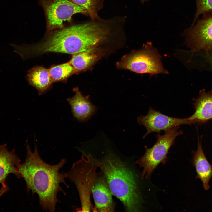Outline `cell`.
I'll list each match as a JSON object with an SVG mask.
<instances>
[{
  "instance_id": "9a60e30c",
  "label": "cell",
  "mask_w": 212,
  "mask_h": 212,
  "mask_svg": "<svg viewBox=\"0 0 212 212\" xmlns=\"http://www.w3.org/2000/svg\"><path fill=\"white\" fill-rule=\"evenodd\" d=\"M26 77L29 83L37 90L39 95L48 90L53 83L49 69L42 66L30 69Z\"/></svg>"
},
{
  "instance_id": "ac0fdd59",
  "label": "cell",
  "mask_w": 212,
  "mask_h": 212,
  "mask_svg": "<svg viewBox=\"0 0 212 212\" xmlns=\"http://www.w3.org/2000/svg\"><path fill=\"white\" fill-rule=\"evenodd\" d=\"M69 0L84 8L93 20H100L98 13L102 7L103 0Z\"/></svg>"
},
{
  "instance_id": "3957f363",
  "label": "cell",
  "mask_w": 212,
  "mask_h": 212,
  "mask_svg": "<svg viewBox=\"0 0 212 212\" xmlns=\"http://www.w3.org/2000/svg\"><path fill=\"white\" fill-rule=\"evenodd\" d=\"M100 166L112 194L122 203L128 212L139 211L140 198L134 172L115 155L110 153Z\"/></svg>"
},
{
  "instance_id": "ba28073f",
  "label": "cell",
  "mask_w": 212,
  "mask_h": 212,
  "mask_svg": "<svg viewBox=\"0 0 212 212\" xmlns=\"http://www.w3.org/2000/svg\"><path fill=\"white\" fill-rule=\"evenodd\" d=\"M203 15L183 33L192 55L201 50L206 54L212 51V12Z\"/></svg>"
},
{
  "instance_id": "e0dca14e",
  "label": "cell",
  "mask_w": 212,
  "mask_h": 212,
  "mask_svg": "<svg viewBox=\"0 0 212 212\" xmlns=\"http://www.w3.org/2000/svg\"><path fill=\"white\" fill-rule=\"evenodd\" d=\"M49 70L53 83L67 80L71 76L77 73L68 62L52 66Z\"/></svg>"
},
{
  "instance_id": "277c9868",
  "label": "cell",
  "mask_w": 212,
  "mask_h": 212,
  "mask_svg": "<svg viewBox=\"0 0 212 212\" xmlns=\"http://www.w3.org/2000/svg\"><path fill=\"white\" fill-rule=\"evenodd\" d=\"M102 164L101 161L93 158L90 153L83 154L80 160L74 163L66 178L74 183L77 189L80 199V212H89L94 208L91 204L90 196L97 177L96 170Z\"/></svg>"
},
{
  "instance_id": "7a4b0ae2",
  "label": "cell",
  "mask_w": 212,
  "mask_h": 212,
  "mask_svg": "<svg viewBox=\"0 0 212 212\" xmlns=\"http://www.w3.org/2000/svg\"><path fill=\"white\" fill-rule=\"evenodd\" d=\"M93 41L91 30L84 23L57 30L35 44L19 45L18 52L24 59L50 52L72 55L89 51Z\"/></svg>"
},
{
  "instance_id": "6da1fadb",
  "label": "cell",
  "mask_w": 212,
  "mask_h": 212,
  "mask_svg": "<svg viewBox=\"0 0 212 212\" xmlns=\"http://www.w3.org/2000/svg\"><path fill=\"white\" fill-rule=\"evenodd\" d=\"M26 148V158L19 167V173L25 181L27 191L38 195L40 205L43 210L54 212L57 204L60 202L57 198L58 193L61 191L66 195L60 184L63 183L67 188L69 187L65 180L66 173L59 172L66 160L63 158L57 164H49L41 158L37 145L33 152L28 143Z\"/></svg>"
},
{
  "instance_id": "44dd1931",
  "label": "cell",
  "mask_w": 212,
  "mask_h": 212,
  "mask_svg": "<svg viewBox=\"0 0 212 212\" xmlns=\"http://www.w3.org/2000/svg\"><path fill=\"white\" fill-rule=\"evenodd\" d=\"M9 189L8 186L4 182L2 183V186L0 189V197L6 193Z\"/></svg>"
},
{
  "instance_id": "d6986e66",
  "label": "cell",
  "mask_w": 212,
  "mask_h": 212,
  "mask_svg": "<svg viewBox=\"0 0 212 212\" xmlns=\"http://www.w3.org/2000/svg\"><path fill=\"white\" fill-rule=\"evenodd\" d=\"M196 13L192 25L198 19L200 15L212 12V0H196Z\"/></svg>"
},
{
  "instance_id": "5bb4252c",
  "label": "cell",
  "mask_w": 212,
  "mask_h": 212,
  "mask_svg": "<svg viewBox=\"0 0 212 212\" xmlns=\"http://www.w3.org/2000/svg\"><path fill=\"white\" fill-rule=\"evenodd\" d=\"M193 165L195 167L198 178H200L205 190L210 188L209 182L212 177V165L206 158L203 152L201 140L198 138V148L194 153L193 158Z\"/></svg>"
},
{
  "instance_id": "2e32d148",
  "label": "cell",
  "mask_w": 212,
  "mask_h": 212,
  "mask_svg": "<svg viewBox=\"0 0 212 212\" xmlns=\"http://www.w3.org/2000/svg\"><path fill=\"white\" fill-rule=\"evenodd\" d=\"M100 57L97 51H84L72 54L68 62L78 72L92 66Z\"/></svg>"
},
{
  "instance_id": "8992f818",
  "label": "cell",
  "mask_w": 212,
  "mask_h": 212,
  "mask_svg": "<svg viewBox=\"0 0 212 212\" xmlns=\"http://www.w3.org/2000/svg\"><path fill=\"white\" fill-rule=\"evenodd\" d=\"M180 126H177L165 131L163 135L158 133L156 135L157 140L155 145L150 148L145 147V154L135 162L143 168L142 178L144 176L150 178L154 170L165 159L176 138L183 133L182 130H178Z\"/></svg>"
},
{
  "instance_id": "8fae6325",
  "label": "cell",
  "mask_w": 212,
  "mask_h": 212,
  "mask_svg": "<svg viewBox=\"0 0 212 212\" xmlns=\"http://www.w3.org/2000/svg\"><path fill=\"white\" fill-rule=\"evenodd\" d=\"M73 90L75 95L67 100L73 117L80 122H86L96 112L97 107L91 103L89 96H84L78 87L74 88Z\"/></svg>"
},
{
  "instance_id": "ffe728a7",
  "label": "cell",
  "mask_w": 212,
  "mask_h": 212,
  "mask_svg": "<svg viewBox=\"0 0 212 212\" xmlns=\"http://www.w3.org/2000/svg\"><path fill=\"white\" fill-rule=\"evenodd\" d=\"M205 57L206 61L210 66V68L212 70V51L206 54Z\"/></svg>"
},
{
  "instance_id": "7402d4cb",
  "label": "cell",
  "mask_w": 212,
  "mask_h": 212,
  "mask_svg": "<svg viewBox=\"0 0 212 212\" xmlns=\"http://www.w3.org/2000/svg\"><path fill=\"white\" fill-rule=\"evenodd\" d=\"M149 0H141V2L142 3H144L146 1H147Z\"/></svg>"
},
{
  "instance_id": "5b68a950",
  "label": "cell",
  "mask_w": 212,
  "mask_h": 212,
  "mask_svg": "<svg viewBox=\"0 0 212 212\" xmlns=\"http://www.w3.org/2000/svg\"><path fill=\"white\" fill-rule=\"evenodd\" d=\"M162 57L151 42L144 44L142 48L132 51L123 57L116 63L118 68L128 70L138 74H148L150 76L168 74L163 67Z\"/></svg>"
},
{
  "instance_id": "7c38bea8",
  "label": "cell",
  "mask_w": 212,
  "mask_h": 212,
  "mask_svg": "<svg viewBox=\"0 0 212 212\" xmlns=\"http://www.w3.org/2000/svg\"><path fill=\"white\" fill-rule=\"evenodd\" d=\"M194 100L195 112L187 118L190 125L203 123L212 119V90L207 92L204 89L201 90L198 97Z\"/></svg>"
},
{
  "instance_id": "9c48e42d",
  "label": "cell",
  "mask_w": 212,
  "mask_h": 212,
  "mask_svg": "<svg viewBox=\"0 0 212 212\" xmlns=\"http://www.w3.org/2000/svg\"><path fill=\"white\" fill-rule=\"evenodd\" d=\"M137 122L139 125L144 126L147 130V132L143 136L144 138L152 132L159 133L162 130L165 131L177 126L190 125L187 118L170 117L151 107L146 115L137 117Z\"/></svg>"
},
{
  "instance_id": "52a82bcc",
  "label": "cell",
  "mask_w": 212,
  "mask_h": 212,
  "mask_svg": "<svg viewBox=\"0 0 212 212\" xmlns=\"http://www.w3.org/2000/svg\"><path fill=\"white\" fill-rule=\"evenodd\" d=\"M45 10L48 32L63 27V23L71 21L74 14L80 13L88 15L86 10L68 0H42Z\"/></svg>"
},
{
  "instance_id": "30bf717a",
  "label": "cell",
  "mask_w": 212,
  "mask_h": 212,
  "mask_svg": "<svg viewBox=\"0 0 212 212\" xmlns=\"http://www.w3.org/2000/svg\"><path fill=\"white\" fill-rule=\"evenodd\" d=\"M92 193L95 205L94 211H114L115 205L112 194L103 174L97 176Z\"/></svg>"
},
{
  "instance_id": "4fadbf2b",
  "label": "cell",
  "mask_w": 212,
  "mask_h": 212,
  "mask_svg": "<svg viewBox=\"0 0 212 212\" xmlns=\"http://www.w3.org/2000/svg\"><path fill=\"white\" fill-rule=\"evenodd\" d=\"M20 161L15 149L9 151L6 144L0 145V183L4 182L10 173L15 175L18 178L21 177L19 171Z\"/></svg>"
}]
</instances>
